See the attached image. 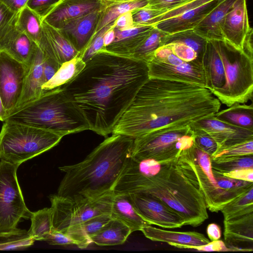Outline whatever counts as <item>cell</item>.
Returning a JSON list of instances; mask_svg holds the SVG:
<instances>
[{
  "instance_id": "cell-38",
  "label": "cell",
  "mask_w": 253,
  "mask_h": 253,
  "mask_svg": "<svg viewBox=\"0 0 253 253\" xmlns=\"http://www.w3.org/2000/svg\"><path fill=\"white\" fill-rule=\"evenodd\" d=\"M168 35V33L154 27L150 35L135 51L131 57L146 62L158 48L164 45Z\"/></svg>"
},
{
  "instance_id": "cell-21",
  "label": "cell",
  "mask_w": 253,
  "mask_h": 253,
  "mask_svg": "<svg viewBox=\"0 0 253 253\" xmlns=\"http://www.w3.org/2000/svg\"><path fill=\"white\" fill-rule=\"evenodd\" d=\"M154 27L152 25L135 24L125 30L114 28V39L109 45L105 47L104 49L119 55L131 57L148 37Z\"/></svg>"
},
{
  "instance_id": "cell-15",
  "label": "cell",
  "mask_w": 253,
  "mask_h": 253,
  "mask_svg": "<svg viewBox=\"0 0 253 253\" xmlns=\"http://www.w3.org/2000/svg\"><path fill=\"white\" fill-rule=\"evenodd\" d=\"M106 6L103 0H60L42 18L49 25L60 29L68 23Z\"/></svg>"
},
{
  "instance_id": "cell-16",
  "label": "cell",
  "mask_w": 253,
  "mask_h": 253,
  "mask_svg": "<svg viewBox=\"0 0 253 253\" xmlns=\"http://www.w3.org/2000/svg\"><path fill=\"white\" fill-rule=\"evenodd\" d=\"M190 126L207 133L216 142L217 149L253 139V130L232 126L214 115L192 122Z\"/></svg>"
},
{
  "instance_id": "cell-46",
  "label": "cell",
  "mask_w": 253,
  "mask_h": 253,
  "mask_svg": "<svg viewBox=\"0 0 253 253\" xmlns=\"http://www.w3.org/2000/svg\"><path fill=\"white\" fill-rule=\"evenodd\" d=\"M168 44L170 46L172 52L182 60L203 64V59L191 47L181 43H170Z\"/></svg>"
},
{
  "instance_id": "cell-12",
  "label": "cell",
  "mask_w": 253,
  "mask_h": 253,
  "mask_svg": "<svg viewBox=\"0 0 253 253\" xmlns=\"http://www.w3.org/2000/svg\"><path fill=\"white\" fill-rule=\"evenodd\" d=\"M26 71V65L0 51V95L7 116L19 100Z\"/></svg>"
},
{
  "instance_id": "cell-45",
  "label": "cell",
  "mask_w": 253,
  "mask_h": 253,
  "mask_svg": "<svg viewBox=\"0 0 253 253\" xmlns=\"http://www.w3.org/2000/svg\"><path fill=\"white\" fill-rule=\"evenodd\" d=\"M212 0H191L176 8L168 11L163 14L156 18L153 23L154 26L157 23L164 20L178 16L182 13L195 8Z\"/></svg>"
},
{
  "instance_id": "cell-30",
  "label": "cell",
  "mask_w": 253,
  "mask_h": 253,
  "mask_svg": "<svg viewBox=\"0 0 253 253\" xmlns=\"http://www.w3.org/2000/svg\"><path fill=\"white\" fill-rule=\"evenodd\" d=\"M214 116L217 119L239 127L253 130V106L236 104L218 111Z\"/></svg>"
},
{
  "instance_id": "cell-11",
  "label": "cell",
  "mask_w": 253,
  "mask_h": 253,
  "mask_svg": "<svg viewBox=\"0 0 253 253\" xmlns=\"http://www.w3.org/2000/svg\"><path fill=\"white\" fill-rule=\"evenodd\" d=\"M19 166L0 162V233L17 228L22 219L30 218L17 177Z\"/></svg>"
},
{
  "instance_id": "cell-42",
  "label": "cell",
  "mask_w": 253,
  "mask_h": 253,
  "mask_svg": "<svg viewBox=\"0 0 253 253\" xmlns=\"http://www.w3.org/2000/svg\"><path fill=\"white\" fill-rule=\"evenodd\" d=\"M252 154H253V139L218 148L211 158V159H215Z\"/></svg>"
},
{
  "instance_id": "cell-27",
  "label": "cell",
  "mask_w": 253,
  "mask_h": 253,
  "mask_svg": "<svg viewBox=\"0 0 253 253\" xmlns=\"http://www.w3.org/2000/svg\"><path fill=\"white\" fill-rule=\"evenodd\" d=\"M38 45L25 33L16 28L10 35L2 50L27 66Z\"/></svg>"
},
{
  "instance_id": "cell-54",
  "label": "cell",
  "mask_w": 253,
  "mask_h": 253,
  "mask_svg": "<svg viewBox=\"0 0 253 253\" xmlns=\"http://www.w3.org/2000/svg\"><path fill=\"white\" fill-rule=\"evenodd\" d=\"M134 25L131 11L122 14L115 20L113 23L114 28L120 30L128 29Z\"/></svg>"
},
{
  "instance_id": "cell-35",
  "label": "cell",
  "mask_w": 253,
  "mask_h": 253,
  "mask_svg": "<svg viewBox=\"0 0 253 253\" xmlns=\"http://www.w3.org/2000/svg\"><path fill=\"white\" fill-rule=\"evenodd\" d=\"M148 0H135L106 5L101 17L97 33L104 27L113 23L122 14L147 5Z\"/></svg>"
},
{
  "instance_id": "cell-19",
  "label": "cell",
  "mask_w": 253,
  "mask_h": 253,
  "mask_svg": "<svg viewBox=\"0 0 253 253\" xmlns=\"http://www.w3.org/2000/svg\"><path fill=\"white\" fill-rule=\"evenodd\" d=\"M224 239L232 251L252 252L253 249V212L224 220Z\"/></svg>"
},
{
  "instance_id": "cell-43",
  "label": "cell",
  "mask_w": 253,
  "mask_h": 253,
  "mask_svg": "<svg viewBox=\"0 0 253 253\" xmlns=\"http://www.w3.org/2000/svg\"><path fill=\"white\" fill-rule=\"evenodd\" d=\"M165 12L164 10L152 9L146 6L131 11L133 23L138 25L153 26L154 20Z\"/></svg>"
},
{
  "instance_id": "cell-59",
  "label": "cell",
  "mask_w": 253,
  "mask_h": 253,
  "mask_svg": "<svg viewBox=\"0 0 253 253\" xmlns=\"http://www.w3.org/2000/svg\"><path fill=\"white\" fill-rule=\"evenodd\" d=\"M106 3V5L111 4V3H121V2H127V1H133L135 0H103Z\"/></svg>"
},
{
  "instance_id": "cell-32",
  "label": "cell",
  "mask_w": 253,
  "mask_h": 253,
  "mask_svg": "<svg viewBox=\"0 0 253 253\" xmlns=\"http://www.w3.org/2000/svg\"><path fill=\"white\" fill-rule=\"evenodd\" d=\"M85 63L78 55L63 63L54 75L42 88L44 91L61 86L75 78L84 68Z\"/></svg>"
},
{
  "instance_id": "cell-44",
  "label": "cell",
  "mask_w": 253,
  "mask_h": 253,
  "mask_svg": "<svg viewBox=\"0 0 253 253\" xmlns=\"http://www.w3.org/2000/svg\"><path fill=\"white\" fill-rule=\"evenodd\" d=\"M191 129L193 132L194 144L211 157L212 156L218 148L214 140L201 129L192 128Z\"/></svg>"
},
{
  "instance_id": "cell-26",
  "label": "cell",
  "mask_w": 253,
  "mask_h": 253,
  "mask_svg": "<svg viewBox=\"0 0 253 253\" xmlns=\"http://www.w3.org/2000/svg\"><path fill=\"white\" fill-rule=\"evenodd\" d=\"M111 216L125 223L131 232L140 231L143 227L149 224L137 213L129 194H114Z\"/></svg>"
},
{
  "instance_id": "cell-1",
  "label": "cell",
  "mask_w": 253,
  "mask_h": 253,
  "mask_svg": "<svg viewBox=\"0 0 253 253\" xmlns=\"http://www.w3.org/2000/svg\"><path fill=\"white\" fill-rule=\"evenodd\" d=\"M149 79L145 61L102 49L61 86L83 114L89 130L107 136Z\"/></svg>"
},
{
  "instance_id": "cell-49",
  "label": "cell",
  "mask_w": 253,
  "mask_h": 253,
  "mask_svg": "<svg viewBox=\"0 0 253 253\" xmlns=\"http://www.w3.org/2000/svg\"><path fill=\"white\" fill-rule=\"evenodd\" d=\"M191 0H148L147 7L166 11L170 10Z\"/></svg>"
},
{
  "instance_id": "cell-8",
  "label": "cell",
  "mask_w": 253,
  "mask_h": 253,
  "mask_svg": "<svg viewBox=\"0 0 253 253\" xmlns=\"http://www.w3.org/2000/svg\"><path fill=\"white\" fill-rule=\"evenodd\" d=\"M179 160L189 179L203 195L207 209L211 212H218L228 203L253 187V182L228 177L212 169L216 181L213 185L193 162L188 149L181 152Z\"/></svg>"
},
{
  "instance_id": "cell-7",
  "label": "cell",
  "mask_w": 253,
  "mask_h": 253,
  "mask_svg": "<svg viewBox=\"0 0 253 253\" xmlns=\"http://www.w3.org/2000/svg\"><path fill=\"white\" fill-rule=\"evenodd\" d=\"M62 137L49 130L6 120L0 131V160L20 166L55 146Z\"/></svg>"
},
{
  "instance_id": "cell-47",
  "label": "cell",
  "mask_w": 253,
  "mask_h": 253,
  "mask_svg": "<svg viewBox=\"0 0 253 253\" xmlns=\"http://www.w3.org/2000/svg\"><path fill=\"white\" fill-rule=\"evenodd\" d=\"M113 23L114 22L104 27L95 35L90 44L82 57L83 60L85 63L98 51L104 49V36L106 33L112 27Z\"/></svg>"
},
{
  "instance_id": "cell-48",
  "label": "cell",
  "mask_w": 253,
  "mask_h": 253,
  "mask_svg": "<svg viewBox=\"0 0 253 253\" xmlns=\"http://www.w3.org/2000/svg\"><path fill=\"white\" fill-rule=\"evenodd\" d=\"M60 1V0H28L26 5L42 19Z\"/></svg>"
},
{
  "instance_id": "cell-17",
  "label": "cell",
  "mask_w": 253,
  "mask_h": 253,
  "mask_svg": "<svg viewBox=\"0 0 253 253\" xmlns=\"http://www.w3.org/2000/svg\"><path fill=\"white\" fill-rule=\"evenodd\" d=\"M103 9L76 19L59 29L79 52L78 56L81 58L97 33Z\"/></svg>"
},
{
  "instance_id": "cell-5",
  "label": "cell",
  "mask_w": 253,
  "mask_h": 253,
  "mask_svg": "<svg viewBox=\"0 0 253 253\" xmlns=\"http://www.w3.org/2000/svg\"><path fill=\"white\" fill-rule=\"evenodd\" d=\"M207 88L230 107L252 101L253 58L224 41H208L202 60Z\"/></svg>"
},
{
  "instance_id": "cell-55",
  "label": "cell",
  "mask_w": 253,
  "mask_h": 253,
  "mask_svg": "<svg viewBox=\"0 0 253 253\" xmlns=\"http://www.w3.org/2000/svg\"><path fill=\"white\" fill-rule=\"evenodd\" d=\"M28 0H0V2L12 12L18 13L26 5Z\"/></svg>"
},
{
  "instance_id": "cell-20",
  "label": "cell",
  "mask_w": 253,
  "mask_h": 253,
  "mask_svg": "<svg viewBox=\"0 0 253 253\" xmlns=\"http://www.w3.org/2000/svg\"><path fill=\"white\" fill-rule=\"evenodd\" d=\"M38 46L45 55L60 65L79 54L59 29L43 21L42 36Z\"/></svg>"
},
{
  "instance_id": "cell-51",
  "label": "cell",
  "mask_w": 253,
  "mask_h": 253,
  "mask_svg": "<svg viewBox=\"0 0 253 253\" xmlns=\"http://www.w3.org/2000/svg\"><path fill=\"white\" fill-rule=\"evenodd\" d=\"M61 65L44 54L43 62V79L44 84L48 82L54 75Z\"/></svg>"
},
{
  "instance_id": "cell-14",
  "label": "cell",
  "mask_w": 253,
  "mask_h": 253,
  "mask_svg": "<svg viewBox=\"0 0 253 253\" xmlns=\"http://www.w3.org/2000/svg\"><path fill=\"white\" fill-rule=\"evenodd\" d=\"M149 78L175 81L207 88V79L203 64L188 62L173 65L153 58L146 61Z\"/></svg>"
},
{
  "instance_id": "cell-4",
  "label": "cell",
  "mask_w": 253,
  "mask_h": 253,
  "mask_svg": "<svg viewBox=\"0 0 253 253\" xmlns=\"http://www.w3.org/2000/svg\"><path fill=\"white\" fill-rule=\"evenodd\" d=\"M134 139L122 134L106 138L83 161L59 168L65 175L57 195L73 201L96 199L113 191L131 156Z\"/></svg>"
},
{
  "instance_id": "cell-53",
  "label": "cell",
  "mask_w": 253,
  "mask_h": 253,
  "mask_svg": "<svg viewBox=\"0 0 253 253\" xmlns=\"http://www.w3.org/2000/svg\"><path fill=\"white\" fill-rule=\"evenodd\" d=\"M188 249L206 252L230 251L226 246L225 243L219 239L210 242L207 244L203 246L189 247Z\"/></svg>"
},
{
  "instance_id": "cell-31",
  "label": "cell",
  "mask_w": 253,
  "mask_h": 253,
  "mask_svg": "<svg viewBox=\"0 0 253 253\" xmlns=\"http://www.w3.org/2000/svg\"><path fill=\"white\" fill-rule=\"evenodd\" d=\"M16 27L39 45L42 33V19L27 5L18 13Z\"/></svg>"
},
{
  "instance_id": "cell-22",
  "label": "cell",
  "mask_w": 253,
  "mask_h": 253,
  "mask_svg": "<svg viewBox=\"0 0 253 253\" xmlns=\"http://www.w3.org/2000/svg\"><path fill=\"white\" fill-rule=\"evenodd\" d=\"M140 231L152 241L165 242L180 249L203 246L210 242L204 234L195 231H173L161 229L150 224L143 227Z\"/></svg>"
},
{
  "instance_id": "cell-57",
  "label": "cell",
  "mask_w": 253,
  "mask_h": 253,
  "mask_svg": "<svg viewBox=\"0 0 253 253\" xmlns=\"http://www.w3.org/2000/svg\"><path fill=\"white\" fill-rule=\"evenodd\" d=\"M115 38V30L112 27L106 33L104 37V49L105 47L109 45L114 40Z\"/></svg>"
},
{
  "instance_id": "cell-39",
  "label": "cell",
  "mask_w": 253,
  "mask_h": 253,
  "mask_svg": "<svg viewBox=\"0 0 253 253\" xmlns=\"http://www.w3.org/2000/svg\"><path fill=\"white\" fill-rule=\"evenodd\" d=\"M212 169L221 173L236 169L253 168V154L211 159Z\"/></svg>"
},
{
  "instance_id": "cell-13",
  "label": "cell",
  "mask_w": 253,
  "mask_h": 253,
  "mask_svg": "<svg viewBox=\"0 0 253 253\" xmlns=\"http://www.w3.org/2000/svg\"><path fill=\"white\" fill-rule=\"evenodd\" d=\"M133 208L150 225L165 228H180L185 225L182 218L164 202L144 193L128 194Z\"/></svg>"
},
{
  "instance_id": "cell-29",
  "label": "cell",
  "mask_w": 253,
  "mask_h": 253,
  "mask_svg": "<svg viewBox=\"0 0 253 253\" xmlns=\"http://www.w3.org/2000/svg\"><path fill=\"white\" fill-rule=\"evenodd\" d=\"M132 233L121 221L112 218L90 238L91 243L100 246H116L124 244Z\"/></svg>"
},
{
  "instance_id": "cell-37",
  "label": "cell",
  "mask_w": 253,
  "mask_h": 253,
  "mask_svg": "<svg viewBox=\"0 0 253 253\" xmlns=\"http://www.w3.org/2000/svg\"><path fill=\"white\" fill-rule=\"evenodd\" d=\"M34 242L24 229L17 228L9 232L0 233V251L24 249L31 246Z\"/></svg>"
},
{
  "instance_id": "cell-58",
  "label": "cell",
  "mask_w": 253,
  "mask_h": 253,
  "mask_svg": "<svg viewBox=\"0 0 253 253\" xmlns=\"http://www.w3.org/2000/svg\"><path fill=\"white\" fill-rule=\"evenodd\" d=\"M7 115L4 108L2 100L0 95V121L4 122Z\"/></svg>"
},
{
  "instance_id": "cell-6",
  "label": "cell",
  "mask_w": 253,
  "mask_h": 253,
  "mask_svg": "<svg viewBox=\"0 0 253 253\" xmlns=\"http://www.w3.org/2000/svg\"><path fill=\"white\" fill-rule=\"evenodd\" d=\"M6 120L49 130L63 137L89 129L83 114L61 86L44 91L15 109Z\"/></svg>"
},
{
  "instance_id": "cell-2",
  "label": "cell",
  "mask_w": 253,
  "mask_h": 253,
  "mask_svg": "<svg viewBox=\"0 0 253 253\" xmlns=\"http://www.w3.org/2000/svg\"><path fill=\"white\" fill-rule=\"evenodd\" d=\"M221 103L207 88L149 78L114 126L112 134L133 139L163 128L190 126L214 115Z\"/></svg>"
},
{
  "instance_id": "cell-23",
  "label": "cell",
  "mask_w": 253,
  "mask_h": 253,
  "mask_svg": "<svg viewBox=\"0 0 253 253\" xmlns=\"http://www.w3.org/2000/svg\"><path fill=\"white\" fill-rule=\"evenodd\" d=\"M222 0H212L181 14L163 20L154 27L169 34L194 28Z\"/></svg>"
},
{
  "instance_id": "cell-18",
  "label": "cell",
  "mask_w": 253,
  "mask_h": 253,
  "mask_svg": "<svg viewBox=\"0 0 253 253\" xmlns=\"http://www.w3.org/2000/svg\"><path fill=\"white\" fill-rule=\"evenodd\" d=\"M252 29L249 24L246 0H236L224 20L223 41L243 51L245 39Z\"/></svg>"
},
{
  "instance_id": "cell-52",
  "label": "cell",
  "mask_w": 253,
  "mask_h": 253,
  "mask_svg": "<svg viewBox=\"0 0 253 253\" xmlns=\"http://www.w3.org/2000/svg\"><path fill=\"white\" fill-rule=\"evenodd\" d=\"M224 176L231 178L253 182V168H245L222 173Z\"/></svg>"
},
{
  "instance_id": "cell-24",
  "label": "cell",
  "mask_w": 253,
  "mask_h": 253,
  "mask_svg": "<svg viewBox=\"0 0 253 253\" xmlns=\"http://www.w3.org/2000/svg\"><path fill=\"white\" fill-rule=\"evenodd\" d=\"M43 58L44 53L38 46L29 64L27 66L22 91L15 109L36 99L44 91L42 88L44 84Z\"/></svg>"
},
{
  "instance_id": "cell-41",
  "label": "cell",
  "mask_w": 253,
  "mask_h": 253,
  "mask_svg": "<svg viewBox=\"0 0 253 253\" xmlns=\"http://www.w3.org/2000/svg\"><path fill=\"white\" fill-rule=\"evenodd\" d=\"M188 152L193 162L201 169L211 182L213 185L215 184L216 181L212 174L211 156L200 149L194 143L188 148Z\"/></svg>"
},
{
  "instance_id": "cell-56",
  "label": "cell",
  "mask_w": 253,
  "mask_h": 253,
  "mask_svg": "<svg viewBox=\"0 0 253 253\" xmlns=\"http://www.w3.org/2000/svg\"><path fill=\"white\" fill-rule=\"evenodd\" d=\"M207 233L211 241L219 240L221 236L220 227L215 223H210L207 226Z\"/></svg>"
},
{
  "instance_id": "cell-40",
  "label": "cell",
  "mask_w": 253,
  "mask_h": 253,
  "mask_svg": "<svg viewBox=\"0 0 253 253\" xmlns=\"http://www.w3.org/2000/svg\"><path fill=\"white\" fill-rule=\"evenodd\" d=\"M18 13H14L0 2V51L2 50L11 33L16 28Z\"/></svg>"
},
{
  "instance_id": "cell-33",
  "label": "cell",
  "mask_w": 253,
  "mask_h": 253,
  "mask_svg": "<svg viewBox=\"0 0 253 253\" xmlns=\"http://www.w3.org/2000/svg\"><path fill=\"white\" fill-rule=\"evenodd\" d=\"M31 225L28 232L35 241H45L52 229V210L45 208L32 212L30 217Z\"/></svg>"
},
{
  "instance_id": "cell-28",
  "label": "cell",
  "mask_w": 253,
  "mask_h": 253,
  "mask_svg": "<svg viewBox=\"0 0 253 253\" xmlns=\"http://www.w3.org/2000/svg\"><path fill=\"white\" fill-rule=\"evenodd\" d=\"M111 218L110 214L95 216L71 227L65 234L74 240L79 248L85 249L91 243V237Z\"/></svg>"
},
{
  "instance_id": "cell-36",
  "label": "cell",
  "mask_w": 253,
  "mask_h": 253,
  "mask_svg": "<svg viewBox=\"0 0 253 253\" xmlns=\"http://www.w3.org/2000/svg\"><path fill=\"white\" fill-rule=\"evenodd\" d=\"M207 42V40L196 33L193 29H190L169 34L164 44L183 43L192 48L203 59Z\"/></svg>"
},
{
  "instance_id": "cell-25",
  "label": "cell",
  "mask_w": 253,
  "mask_h": 253,
  "mask_svg": "<svg viewBox=\"0 0 253 253\" xmlns=\"http://www.w3.org/2000/svg\"><path fill=\"white\" fill-rule=\"evenodd\" d=\"M236 0H222L194 28L207 41H223L222 33L225 16Z\"/></svg>"
},
{
  "instance_id": "cell-34",
  "label": "cell",
  "mask_w": 253,
  "mask_h": 253,
  "mask_svg": "<svg viewBox=\"0 0 253 253\" xmlns=\"http://www.w3.org/2000/svg\"><path fill=\"white\" fill-rule=\"evenodd\" d=\"M220 211L223 214L224 220L253 212V187L228 203Z\"/></svg>"
},
{
  "instance_id": "cell-3",
  "label": "cell",
  "mask_w": 253,
  "mask_h": 253,
  "mask_svg": "<svg viewBox=\"0 0 253 253\" xmlns=\"http://www.w3.org/2000/svg\"><path fill=\"white\" fill-rule=\"evenodd\" d=\"M113 192L114 194H150L176 212L185 225L197 227L209 217L204 197L188 177L178 156L161 163L155 174H150L139 161L130 156Z\"/></svg>"
},
{
  "instance_id": "cell-50",
  "label": "cell",
  "mask_w": 253,
  "mask_h": 253,
  "mask_svg": "<svg viewBox=\"0 0 253 253\" xmlns=\"http://www.w3.org/2000/svg\"><path fill=\"white\" fill-rule=\"evenodd\" d=\"M44 241L51 245H76L75 241L67 234L53 229H52L50 234Z\"/></svg>"
},
{
  "instance_id": "cell-10",
  "label": "cell",
  "mask_w": 253,
  "mask_h": 253,
  "mask_svg": "<svg viewBox=\"0 0 253 253\" xmlns=\"http://www.w3.org/2000/svg\"><path fill=\"white\" fill-rule=\"evenodd\" d=\"M113 191L94 199L73 201L56 195L49 196L52 229L65 233L68 229L95 216L110 214Z\"/></svg>"
},
{
  "instance_id": "cell-9",
  "label": "cell",
  "mask_w": 253,
  "mask_h": 253,
  "mask_svg": "<svg viewBox=\"0 0 253 253\" xmlns=\"http://www.w3.org/2000/svg\"><path fill=\"white\" fill-rule=\"evenodd\" d=\"M194 144L190 126L154 130L134 139L131 157L153 159L160 163L170 161Z\"/></svg>"
}]
</instances>
